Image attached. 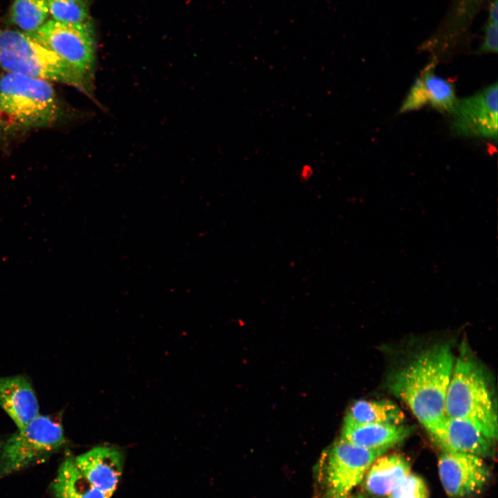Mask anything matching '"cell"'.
I'll use <instances>...</instances> for the list:
<instances>
[{
  "instance_id": "24",
  "label": "cell",
  "mask_w": 498,
  "mask_h": 498,
  "mask_svg": "<svg viewBox=\"0 0 498 498\" xmlns=\"http://www.w3.org/2000/svg\"><path fill=\"white\" fill-rule=\"evenodd\" d=\"M326 498H349V496H339L335 495L328 494Z\"/></svg>"
},
{
  "instance_id": "4",
  "label": "cell",
  "mask_w": 498,
  "mask_h": 498,
  "mask_svg": "<svg viewBox=\"0 0 498 498\" xmlns=\"http://www.w3.org/2000/svg\"><path fill=\"white\" fill-rule=\"evenodd\" d=\"M0 68L73 87L102 107L77 74L55 53L30 35L15 30H0Z\"/></svg>"
},
{
  "instance_id": "23",
  "label": "cell",
  "mask_w": 498,
  "mask_h": 498,
  "mask_svg": "<svg viewBox=\"0 0 498 498\" xmlns=\"http://www.w3.org/2000/svg\"><path fill=\"white\" fill-rule=\"evenodd\" d=\"M488 21L498 22V4L497 0H493L490 6Z\"/></svg>"
},
{
  "instance_id": "1",
  "label": "cell",
  "mask_w": 498,
  "mask_h": 498,
  "mask_svg": "<svg viewBox=\"0 0 498 498\" xmlns=\"http://www.w3.org/2000/svg\"><path fill=\"white\" fill-rule=\"evenodd\" d=\"M77 116L52 82L5 72L0 75V140L55 126Z\"/></svg>"
},
{
  "instance_id": "6",
  "label": "cell",
  "mask_w": 498,
  "mask_h": 498,
  "mask_svg": "<svg viewBox=\"0 0 498 498\" xmlns=\"http://www.w3.org/2000/svg\"><path fill=\"white\" fill-rule=\"evenodd\" d=\"M28 34L55 53L95 94L96 45L89 22L66 24L50 19Z\"/></svg>"
},
{
  "instance_id": "19",
  "label": "cell",
  "mask_w": 498,
  "mask_h": 498,
  "mask_svg": "<svg viewBox=\"0 0 498 498\" xmlns=\"http://www.w3.org/2000/svg\"><path fill=\"white\" fill-rule=\"evenodd\" d=\"M48 12L53 20L66 24L89 22V5L86 0H47Z\"/></svg>"
},
{
  "instance_id": "20",
  "label": "cell",
  "mask_w": 498,
  "mask_h": 498,
  "mask_svg": "<svg viewBox=\"0 0 498 498\" xmlns=\"http://www.w3.org/2000/svg\"><path fill=\"white\" fill-rule=\"evenodd\" d=\"M388 498H428L429 491L424 480L414 474L403 478L387 495Z\"/></svg>"
},
{
  "instance_id": "3",
  "label": "cell",
  "mask_w": 498,
  "mask_h": 498,
  "mask_svg": "<svg viewBox=\"0 0 498 498\" xmlns=\"http://www.w3.org/2000/svg\"><path fill=\"white\" fill-rule=\"evenodd\" d=\"M445 416L466 420L488 439L497 436V416L487 379L465 347L455 360L448 386Z\"/></svg>"
},
{
  "instance_id": "15",
  "label": "cell",
  "mask_w": 498,
  "mask_h": 498,
  "mask_svg": "<svg viewBox=\"0 0 498 498\" xmlns=\"http://www.w3.org/2000/svg\"><path fill=\"white\" fill-rule=\"evenodd\" d=\"M410 473V464L402 455H381L367 471L362 480L364 487L371 495L387 496L395 486Z\"/></svg>"
},
{
  "instance_id": "7",
  "label": "cell",
  "mask_w": 498,
  "mask_h": 498,
  "mask_svg": "<svg viewBox=\"0 0 498 498\" xmlns=\"http://www.w3.org/2000/svg\"><path fill=\"white\" fill-rule=\"evenodd\" d=\"M385 452L366 449L340 438L326 454L325 478L328 494L349 496L362 481L371 463Z\"/></svg>"
},
{
  "instance_id": "12",
  "label": "cell",
  "mask_w": 498,
  "mask_h": 498,
  "mask_svg": "<svg viewBox=\"0 0 498 498\" xmlns=\"http://www.w3.org/2000/svg\"><path fill=\"white\" fill-rule=\"evenodd\" d=\"M75 461L94 487L112 496L123 470L124 456L119 449L95 447L75 457Z\"/></svg>"
},
{
  "instance_id": "25",
  "label": "cell",
  "mask_w": 498,
  "mask_h": 498,
  "mask_svg": "<svg viewBox=\"0 0 498 498\" xmlns=\"http://www.w3.org/2000/svg\"><path fill=\"white\" fill-rule=\"evenodd\" d=\"M356 498H365V497H362V496H359V497H356Z\"/></svg>"
},
{
  "instance_id": "21",
  "label": "cell",
  "mask_w": 498,
  "mask_h": 498,
  "mask_svg": "<svg viewBox=\"0 0 498 498\" xmlns=\"http://www.w3.org/2000/svg\"><path fill=\"white\" fill-rule=\"evenodd\" d=\"M497 24L498 22L488 20L487 26L485 28L483 41L479 50L480 53H493L497 52Z\"/></svg>"
},
{
  "instance_id": "13",
  "label": "cell",
  "mask_w": 498,
  "mask_h": 498,
  "mask_svg": "<svg viewBox=\"0 0 498 498\" xmlns=\"http://www.w3.org/2000/svg\"><path fill=\"white\" fill-rule=\"evenodd\" d=\"M0 405L18 430L39 416L35 391L28 379L22 375L0 377Z\"/></svg>"
},
{
  "instance_id": "2",
  "label": "cell",
  "mask_w": 498,
  "mask_h": 498,
  "mask_svg": "<svg viewBox=\"0 0 498 498\" xmlns=\"http://www.w3.org/2000/svg\"><path fill=\"white\" fill-rule=\"evenodd\" d=\"M454 356L448 344L418 353L389 378L388 387L429 432L445 416V403Z\"/></svg>"
},
{
  "instance_id": "5",
  "label": "cell",
  "mask_w": 498,
  "mask_h": 498,
  "mask_svg": "<svg viewBox=\"0 0 498 498\" xmlns=\"http://www.w3.org/2000/svg\"><path fill=\"white\" fill-rule=\"evenodd\" d=\"M59 421L39 415L8 438L0 448V479L42 462L65 443Z\"/></svg>"
},
{
  "instance_id": "8",
  "label": "cell",
  "mask_w": 498,
  "mask_h": 498,
  "mask_svg": "<svg viewBox=\"0 0 498 498\" xmlns=\"http://www.w3.org/2000/svg\"><path fill=\"white\" fill-rule=\"evenodd\" d=\"M497 83L469 97L457 99L450 113V130L461 137L497 139Z\"/></svg>"
},
{
  "instance_id": "9",
  "label": "cell",
  "mask_w": 498,
  "mask_h": 498,
  "mask_svg": "<svg viewBox=\"0 0 498 498\" xmlns=\"http://www.w3.org/2000/svg\"><path fill=\"white\" fill-rule=\"evenodd\" d=\"M438 468L442 486L452 498L480 492L490 477V470L482 457L468 453L443 451Z\"/></svg>"
},
{
  "instance_id": "16",
  "label": "cell",
  "mask_w": 498,
  "mask_h": 498,
  "mask_svg": "<svg viewBox=\"0 0 498 498\" xmlns=\"http://www.w3.org/2000/svg\"><path fill=\"white\" fill-rule=\"evenodd\" d=\"M55 498H111L86 479L77 465L75 458L66 456L60 464L51 483Z\"/></svg>"
},
{
  "instance_id": "18",
  "label": "cell",
  "mask_w": 498,
  "mask_h": 498,
  "mask_svg": "<svg viewBox=\"0 0 498 498\" xmlns=\"http://www.w3.org/2000/svg\"><path fill=\"white\" fill-rule=\"evenodd\" d=\"M48 15L47 0H14L11 6L12 21L26 33L38 30Z\"/></svg>"
},
{
  "instance_id": "10",
  "label": "cell",
  "mask_w": 498,
  "mask_h": 498,
  "mask_svg": "<svg viewBox=\"0 0 498 498\" xmlns=\"http://www.w3.org/2000/svg\"><path fill=\"white\" fill-rule=\"evenodd\" d=\"M433 59L421 71L400 108V113L416 111L429 104L436 110L450 113L457 98L454 86L435 73Z\"/></svg>"
},
{
  "instance_id": "14",
  "label": "cell",
  "mask_w": 498,
  "mask_h": 498,
  "mask_svg": "<svg viewBox=\"0 0 498 498\" xmlns=\"http://www.w3.org/2000/svg\"><path fill=\"white\" fill-rule=\"evenodd\" d=\"M410 432V428L403 424L395 425L344 422L340 439L366 449L387 451L402 442Z\"/></svg>"
},
{
  "instance_id": "22",
  "label": "cell",
  "mask_w": 498,
  "mask_h": 498,
  "mask_svg": "<svg viewBox=\"0 0 498 498\" xmlns=\"http://www.w3.org/2000/svg\"><path fill=\"white\" fill-rule=\"evenodd\" d=\"M314 173L311 165H304L299 170V177L302 182H307L310 180Z\"/></svg>"
},
{
  "instance_id": "11",
  "label": "cell",
  "mask_w": 498,
  "mask_h": 498,
  "mask_svg": "<svg viewBox=\"0 0 498 498\" xmlns=\"http://www.w3.org/2000/svg\"><path fill=\"white\" fill-rule=\"evenodd\" d=\"M429 433L443 451L468 453L482 458L492 452L493 441L473 423L462 418L445 416Z\"/></svg>"
},
{
  "instance_id": "17",
  "label": "cell",
  "mask_w": 498,
  "mask_h": 498,
  "mask_svg": "<svg viewBox=\"0 0 498 498\" xmlns=\"http://www.w3.org/2000/svg\"><path fill=\"white\" fill-rule=\"evenodd\" d=\"M404 420V413L391 401L358 400L349 407L344 422L399 425Z\"/></svg>"
}]
</instances>
